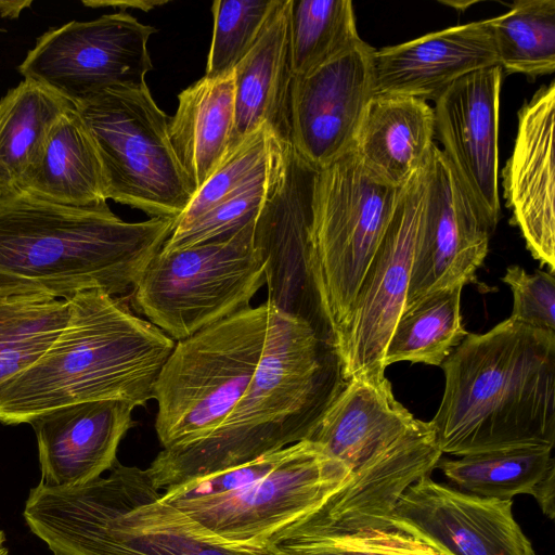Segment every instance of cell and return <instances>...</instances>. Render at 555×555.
Here are the masks:
<instances>
[{"label": "cell", "instance_id": "1", "mask_svg": "<svg viewBox=\"0 0 555 555\" xmlns=\"http://www.w3.org/2000/svg\"><path fill=\"white\" fill-rule=\"evenodd\" d=\"M345 384L337 347L272 307L260 360L228 418L205 438L163 449L146 472L166 491L309 440Z\"/></svg>", "mask_w": 555, "mask_h": 555}, {"label": "cell", "instance_id": "2", "mask_svg": "<svg viewBox=\"0 0 555 555\" xmlns=\"http://www.w3.org/2000/svg\"><path fill=\"white\" fill-rule=\"evenodd\" d=\"M429 422L441 453L463 456L555 444V332L509 318L468 333L441 365Z\"/></svg>", "mask_w": 555, "mask_h": 555}, {"label": "cell", "instance_id": "3", "mask_svg": "<svg viewBox=\"0 0 555 555\" xmlns=\"http://www.w3.org/2000/svg\"><path fill=\"white\" fill-rule=\"evenodd\" d=\"M175 228L173 218L126 222L108 205L77 208L25 192L1 197L0 296L132 292Z\"/></svg>", "mask_w": 555, "mask_h": 555}, {"label": "cell", "instance_id": "4", "mask_svg": "<svg viewBox=\"0 0 555 555\" xmlns=\"http://www.w3.org/2000/svg\"><path fill=\"white\" fill-rule=\"evenodd\" d=\"M68 321L29 367L0 384V423L29 424L49 411L88 401L142 406L176 343L100 289L66 299Z\"/></svg>", "mask_w": 555, "mask_h": 555}, {"label": "cell", "instance_id": "5", "mask_svg": "<svg viewBox=\"0 0 555 555\" xmlns=\"http://www.w3.org/2000/svg\"><path fill=\"white\" fill-rule=\"evenodd\" d=\"M309 440L340 461L350 478L304 521L314 534L393 529L397 502L442 455L429 422L395 398L387 378L347 380Z\"/></svg>", "mask_w": 555, "mask_h": 555}, {"label": "cell", "instance_id": "6", "mask_svg": "<svg viewBox=\"0 0 555 555\" xmlns=\"http://www.w3.org/2000/svg\"><path fill=\"white\" fill-rule=\"evenodd\" d=\"M106 477L79 487L38 483L28 495L24 519L53 555H281L225 548L191 534L146 469L118 462Z\"/></svg>", "mask_w": 555, "mask_h": 555}, {"label": "cell", "instance_id": "7", "mask_svg": "<svg viewBox=\"0 0 555 555\" xmlns=\"http://www.w3.org/2000/svg\"><path fill=\"white\" fill-rule=\"evenodd\" d=\"M272 306L241 310L176 343L154 387L163 449L205 438L231 414L260 360Z\"/></svg>", "mask_w": 555, "mask_h": 555}, {"label": "cell", "instance_id": "8", "mask_svg": "<svg viewBox=\"0 0 555 555\" xmlns=\"http://www.w3.org/2000/svg\"><path fill=\"white\" fill-rule=\"evenodd\" d=\"M254 224L202 244L160 249L132 289L134 309L179 341L250 307L264 284Z\"/></svg>", "mask_w": 555, "mask_h": 555}, {"label": "cell", "instance_id": "9", "mask_svg": "<svg viewBox=\"0 0 555 555\" xmlns=\"http://www.w3.org/2000/svg\"><path fill=\"white\" fill-rule=\"evenodd\" d=\"M74 105L95 144L106 199L177 219L194 190L147 86L108 89Z\"/></svg>", "mask_w": 555, "mask_h": 555}, {"label": "cell", "instance_id": "10", "mask_svg": "<svg viewBox=\"0 0 555 555\" xmlns=\"http://www.w3.org/2000/svg\"><path fill=\"white\" fill-rule=\"evenodd\" d=\"M266 130L268 168L263 201L254 224V245L263 264L267 301L306 322L337 347L314 271L319 168L299 154L289 137L267 126Z\"/></svg>", "mask_w": 555, "mask_h": 555}, {"label": "cell", "instance_id": "11", "mask_svg": "<svg viewBox=\"0 0 555 555\" xmlns=\"http://www.w3.org/2000/svg\"><path fill=\"white\" fill-rule=\"evenodd\" d=\"M349 479L340 461L318 443L302 440L273 470L246 487L168 506L204 542L261 550L319 511Z\"/></svg>", "mask_w": 555, "mask_h": 555}, {"label": "cell", "instance_id": "12", "mask_svg": "<svg viewBox=\"0 0 555 555\" xmlns=\"http://www.w3.org/2000/svg\"><path fill=\"white\" fill-rule=\"evenodd\" d=\"M403 188L370 175L352 150L319 169L314 271L338 349L361 283Z\"/></svg>", "mask_w": 555, "mask_h": 555}, {"label": "cell", "instance_id": "13", "mask_svg": "<svg viewBox=\"0 0 555 555\" xmlns=\"http://www.w3.org/2000/svg\"><path fill=\"white\" fill-rule=\"evenodd\" d=\"M156 31L125 10L72 21L43 33L17 69L73 104L108 89L141 87L153 68L147 41Z\"/></svg>", "mask_w": 555, "mask_h": 555}, {"label": "cell", "instance_id": "14", "mask_svg": "<svg viewBox=\"0 0 555 555\" xmlns=\"http://www.w3.org/2000/svg\"><path fill=\"white\" fill-rule=\"evenodd\" d=\"M427 181L428 165L403 188L361 283L338 349L346 382L386 378L384 354L405 305Z\"/></svg>", "mask_w": 555, "mask_h": 555}, {"label": "cell", "instance_id": "15", "mask_svg": "<svg viewBox=\"0 0 555 555\" xmlns=\"http://www.w3.org/2000/svg\"><path fill=\"white\" fill-rule=\"evenodd\" d=\"M493 231L435 145L404 307L437 289L470 283L488 254Z\"/></svg>", "mask_w": 555, "mask_h": 555}, {"label": "cell", "instance_id": "16", "mask_svg": "<svg viewBox=\"0 0 555 555\" xmlns=\"http://www.w3.org/2000/svg\"><path fill=\"white\" fill-rule=\"evenodd\" d=\"M375 50L361 40L328 63L292 78L289 140L319 169L352 150L361 119L374 95Z\"/></svg>", "mask_w": 555, "mask_h": 555}, {"label": "cell", "instance_id": "17", "mask_svg": "<svg viewBox=\"0 0 555 555\" xmlns=\"http://www.w3.org/2000/svg\"><path fill=\"white\" fill-rule=\"evenodd\" d=\"M391 525L447 555H535L515 520L513 500L466 493L430 476L403 493Z\"/></svg>", "mask_w": 555, "mask_h": 555}, {"label": "cell", "instance_id": "18", "mask_svg": "<svg viewBox=\"0 0 555 555\" xmlns=\"http://www.w3.org/2000/svg\"><path fill=\"white\" fill-rule=\"evenodd\" d=\"M503 70L491 66L452 83L436 101L435 131L467 195L491 228L501 204L498 189L499 108Z\"/></svg>", "mask_w": 555, "mask_h": 555}, {"label": "cell", "instance_id": "19", "mask_svg": "<svg viewBox=\"0 0 555 555\" xmlns=\"http://www.w3.org/2000/svg\"><path fill=\"white\" fill-rule=\"evenodd\" d=\"M555 82L541 87L518 112L514 150L502 171L504 197L527 248L555 270Z\"/></svg>", "mask_w": 555, "mask_h": 555}, {"label": "cell", "instance_id": "20", "mask_svg": "<svg viewBox=\"0 0 555 555\" xmlns=\"http://www.w3.org/2000/svg\"><path fill=\"white\" fill-rule=\"evenodd\" d=\"M134 405L100 400L62 406L35 417L39 483L70 488L101 477L117 462L118 446L134 425Z\"/></svg>", "mask_w": 555, "mask_h": 555}, {"label": "cell", "instance_id": "21", "mask_svg": "<svg viewBox=\"0 0 555 555\" xmlns=\"http://www.w3.org/2000/svg\"><path fill=\"white\" fill-rule=\"evenodd\" d=\"M499 66L487 21L473 22L374 52V94L436 101L460 78Z\"/></svg>", "mask_w": 555, "mask_h": 555}, {"label": "cell", "instance_id": "22", "mask_svg": "<svg viewBox=\"0 0 555 555\" xmlns=\"http://www.w3.org/2000/svg\"><path fill=\"white\" fill-rule=\"evenodd\" d=\"M288 7L289 0H276L254 47L233 72L234 122L228 153L264 126L289 137Z\"/></svg>", "mask_w": 555, "mask_h": 555}, {"label": "cell", "instance_id": "23", "mask_svg": "<svg viewBox=\"0 0 555 555\" xmlns=\"http://www.w3.org/2000/svg\"><path fill=\"white\" fill-rule=\"evenodd\" d=\"M435 114L426 101L402 94H374L358 128L352 151L379 181L403 188L430 160Z\"/></svg>", "mask_w": 555, "mask_h": 555}, {"label": "cell", "instance_id": "24", "mask_svg": "<svg viewBox=\"0 0 555 555\" xmlns=\"http://www.w3.org/2000/svg\"><path fill=\"white\" fill-rule=\"evenodd\" d=\"M21 192L77 208L107 205L101 160L74 104L52 126Z\"/></svg>", "mask_w": 555, "mask_h": 555}, {"label": "cell", "instance_id": "25", "mask_svg": "<svg viewBox=\"0 0 555 555\" xmlns=\"http://www.w3.org/2000/svg\"><path fill=\"white\" fill-rule=\"evenodd\" d=\"M233 122V73L221 78L203 76L179 93L168 134L194 193L228 154Z\"/></svg>", "mask_w": 555, "mask_h": 555}, {"label": "cell", "instance_id": "26", "mask_svg": "<svg viewBox=\"0 0 555 555\" xmlns=\"http://www.w3.org/2000/svg\"><path fill=\"white\" fill-rule=\"evenodd\" d=\"M73 103L24 79L0 99V198L21 193L56 119Z\"/></svg>", "mask_w": 555, "mask_h": 555}, {"label": "cell", "instance_id": "27", "mask_svg": "<svg viewBox=\"0 0 555 555\" xmlns=\"http://www.w3.org/2000/svg\"><path fill=\"white\" fill-rule=\"evenodd\" d=\"M463 287L437 289L403 308L386 346V367L404 361L442 365L468 334L461 315Z\"/></svg>", "mask_w": 555, "mask_h": 555}, {"label": "cell", "instance_id": "28", "mask_svg": "<svg viewBox=\"0 0 555 555\" xmlns=\"http://www.w3.org/2000/svg\"><path fill=\"white\" fill-rule=\"evenodd\" d=\"M553 448L524 447L443 459L436 466L456 489L486 498L512 500L533 495L540 481L555 472Z\"/></svg>", "mask_w": 555, "mask_h": 555}, {"label": "cell", "instance_id": "29", "mask_svg": "<svg viewBox=\"0 0 555 555\" xmlns=\"http://www.w3.org/2000/svg\"><path fill=\"white\" fill-rule=\"evenodd\" d=\"M67 321L66 300L41 294L0 296V384L34 364Z\"/></svg>", "mask_w": 555, "mask_h": 555}, {"label": "cell", "instance_id": "30", "mask_svg": "<svg viewBox=\"0 0 555 555\" xmlns=\"http://www.w3.org/2000/svg\"><path fill=\"white\" fill-rule=\"evenodd\" d=\"M293 76H304L356 47L362 39L350 0H289Z\"/></svg>", "mask_w": 555, "mask_h": 555}, {"label": "cell", "instance_id": "31", "mask_svg": "<svg viewBox=\"0 0 555 555\" xmlns=\"http://www.w3.org/2000/svg\"><path fill=\"white\" fill-rule=\"evenodd\" d=\"M486 21L503 72L537 77L555 70V0H517Z\"/></svg>", "mask_w": 555, "mask_h": 555}, {"label": "cell", "instance_id": "32", "mask_svg": "<svg viewBox=\"0 0 555 555\" xmlns=\"http://www.w3.org/2000/svg\"><path fill=\"white\" fill-rule=\"evenodd\" d=\"M276 0H216L207 57L208 78L232 74L260 36Z\"/></svg>", "mask_w": 555, "mask_h": 555}, {"label": "cell", "instance_id": "33", "mask_svg": "<svg viewBox=\"0 0 555 555\" xmlns=\"http://www.w3.org/2000/svg\"><path fill=\"white\" fill-rule=\"evenodd\" d=\"M271 544L281 555H447L400 529L345 534L285 532Z\"/></svg>", "mask_w": 555, "mask_h": 555}, {"label": "cell", "instance_id": "34", "mask_svg": "<svg viewBox=\"0 0 555 555\" xmlns=\"http://www.w3.org/2000/svg\"><path fill=\"white\" fill-rule=\"evenodd\" d=\"M267 168L268 145L264 126L225 155L219 167L194 193L190 204L176 219V227L188 224L249 183L263 177L267 173Z\"/></svg>", "mask_w": 555, "mask_h": 555}, {"label": "cell", "instance_id": "35", "mask_svg": "<svg viewBox=\"0 0 555 555\" xmlns=\"http://www.w3.org/2000/svg\"><path fill=\"white\" fill-rule=\"evenodd\" d=\"M267 173L188 224L176 227L163 250L228 236L254 221L263 201Z\"/></svg>", "mask_w": 555, "mask_h": 555}, {"label": "cell", "instance_id": "36", "mask_svg": "<svg viewBox=\"0 0 555 555\" xmlns=\"http://www.w3.org/2000/svg\"><path fill=\"white\" fill-rule=\"evenodd\" d=\"M293 449L294 444L261 455L236 467L190 480L163 491L159 501L167 505H176L182 502L210 499L234 492L268 475L292 453Z\"/></svg>", "mask_w": 555, "mask_h": 555}, {"label": "cell", "instance_id": "37", "mask_svg": "<svg viewBox=\"0 0 555 555\" xmlns=\"http://www.w3.org/2000/svg\"><path fill=\"white\" fill-rule=\"evenodd\" d=\"M502 280L513 294L511 320L534 328L555 332L553 272L528 273L519 266H509Z\"/></svg>", "mask_w": 555, "mask_h": 555}, {"label": "cell", "instance_id": "38", "mask_svg": "<svg viewBox=\"0 0 555 555\" xmlns=\"http://www.w3.org/2000/svg\"><path fill=\"white\" fill-rule=\"evenodd\" d=\"M555 472L550 473L538 485L534 494L532 495L541 507L543 514L550 519H554L555 515Z\"/></svg>", "mask_w": 555, "mask_h": 555}, {"label": "cell", "instance_id": "39", "mask_svg": "<svg viewBox=\"0 0 555 555\" xmlns=\"http://www.w3.org/2000/svg\"><path fill=\"white\" fill-rule=\"evenodd\" d=\"M82 3L85 5L91 7V8L111 5V7H119L121 9V11H124L125 7H126V9L128 7H131L134 9L142 10V11H150L155 7H159V5L167 3V1H155V0L139 1V0H137V1H127L126 2V1H95V0H92V1H82Z\"/></svg>", "mask_w": 555, "mask_h": 555}, {"label": "cell", "instance_id": "40", "mask_svg": "<svg viewBox=\"0 0 555 555\" xmlns=\"http://www.w3.org/2000/svg\"><path fill=\"white\" fill-rule=\"evenodd\" d=\"M31 3L33 2L30 0H0V16L8 18H17L22 11L31 5Z\"/></svg>", "mask_w": 555, "mask_h": 555}, {"label": "cell", "instance_id": "41", "mask_svg": "<svg viewBox=\"0 0 555 555\" xmlns=\"http://www.w3.org/2000/svg\"><path fill=\"white\" fill-rule=\"evenodd\" d=\"M5 534L0 530V555H10L9 548L5 545Z\"/></svg>", "mask_w": 555, "mask_h": 555}]
</instances>
